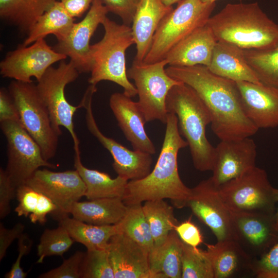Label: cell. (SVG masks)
Returning a JSON list of instances; mask_svg holds the SVG:
<instances>
[{
  "label": "cell",
  "instance_id": "1",
  "mask_svg": "<svg viewBox=\"0 0 278 278\" xmlns=\"http://www.w3.org/2000/svg\"><path fill=\"white\" fill-rule=\"evenodd\" d=\"M166 71L199 95L210 113L212 131L220 140L250 137L258 131L244 111L235 81L213 73L203 65L169 66Z\"/></svg>",
  "mask_w": 278,
  "mask_h": 278
},
{
  "label": "cell",
  "instance_id": "44",
  "mask_svg": "<svg viewBox=\"0 0 278 278\" xmlns=\"http://www.w3.org/2000/svg\"><path fill=\"white\" fill-rule=\"evenodd\" d=\"M175 231L183 242L194 248H198L203 242V237L200 229L190 219L178 223Z\"/></svg>",
  "mask_w": 278,
  "mask_h": 278
},
{
  "label": "cell",
  "instance_id": "29",
  "mask_svg": "<svg viewBox=\"0 0 278 278\" xmlns=\"http://www.w3.org/2000/svg\"><path fill=\"white\" fill-rule=\"evenodd\" d=\"M74 23V18L61 2L57 1L38 18L22 45L29 46L49 34H54L58 41H62L68 36Z\"/></svg>",
  "mask_w": 278,
  "mask_h": 278
},
{
  "label": "cell",
  "instance_id": "43",
  "mask_svg": "<svg viewBox=\"0 0 278 278\" xmlns=\"http://www.w3.org/2000/svg\"><path fill=\"white\" fill-rule=\"evenodd\" d=\"M18 240L19 254L10 271L5 274V278H25L27 276V273L23 270L21 263L23 257L30 251L33 242L28 235L24 233L18 238Z\"/></svg>",
  "mask_w": 278,
  "mask_h": 278
},
{
  "label": "cell",
  "instance_id": "22",
  "mask_svg": "<svg viewBox=\"0 0 278 278\" xmlns=\"http://www.w3.org/2000/svg\"><path fill=\"white\" fill-rule=\"evenodd\" d=\"M217 40L207 23L176 44L165 59L169 66H208Z\"/></svg>",
  "mask_w": 278,
  "mask_h": 278
},
{
  "label": "cell",
  "instance_id": "39",
  "mask_svg": "<svg viewBox=\"0 0 278 278\" xmlns=\"http://www.w3.org/2000/svg\"><path fill=\"white\" fill-rule=\"evenodd\" d=\"M84 252L77 251L59 267L40 274L39 278H80V266Z\"/></svg>",
  "mask_w": 278,
  "mask_h": 278
},
{
  "label": "cell",
  "instance_id": "21",
  "mask_svg": "<svg viewBox=\"0 0 278 278\" xmlns=\"http://www.w3.org/2000/svg\"><path fill=\"white\" fill-rule=\"evenodd\" d=\"M109 105L119 128L133 150L152 155L155 153V147L145 130L147 121L138 102L124 92H116L111 95Z\"/></svg>",
  "mask_w": 278,
  "mask_h": 278
},
{
  "label": "cell",
  "instance_id": "37",
  "mask_svg": "<svg viewBox=\"0 0 278 278\" xmlns=\"http://www.w3.org/2000/svg\"><path fill=\"white\" fill-rule=\"evenodd\" d=\"M80 272V278H115L108 248L87 250L84 252Z\"/></svg>",
  "mask_w": 278,
  "mask_h": 278
},
{
  "label": "cell",
  "instance_id": "17",
  "mask_svg": "<svg viewBox=\"0 0 278 278\" xmlns=\"http://www.w3.org/2000/svg\"><path fill=\"white\" fill-rule=\"evenodd\" d=\"M274 214L232 213L234 240L253 259L262 256L277 241Z\"/></svg>",
  "mask_w": 278,
  "mask_h": 278
},
{
  "label": "cell",
  "instance_id": "3",
  "mask_svg": "<svg viewBox=\"0 0 278 278\" xmlns=\"http://www.w3.org/2000/svg\"><path fill=\"white\" fill-rule=\"evenodd\" d=\"M207 24L217 41L243 49H266L278 43V25L257 2L228 4Z\"/></svg>",
  "mask_w": 278,
  "mask_h": 278
},
{
  "label": "cell",
  "instance_id": "47",
  "mask_svg": "<svg viewBox=\"0 0 278 278\" xmlns=\"http://www.w3.org/2000/svg\"><path fill=\"white\" fill-rule=\"evenodd\" d=\"M57 210V206L52 200L46 196L40 193L39 202L34 212L29 216L31 222L44 224L46 221V216L51 215Z\"/></svg>",
  "mask_w": 278,
  "mask_h": 278
},
{
  "label": "cell",
  "instance_id": "42",
  "mask_svg": "<svg viewBox=\"0 0 278 278\" xmlns=\"http://www.w3.org/2000/svg\"><path fill=\"white\" fill-rule=\"evenodd\" d=\"M16 188L5 169L0 168V218L4 219L11 212L10 203L16 198Z\"/></svg>",
  "mask_w": 278,
  "mask_h": 278
},
{
  "label": "cell",
  "instance_id": "49",
  "mask_svg": "<svg viewBox=\"0 0 278 278\" xmlns=\"http://www.w3.org/2000/svg\"><path fill=\"white\" fill-rule=\"evenodd\" d=\"M164 5L167 6H172L175 3H178L181 0H160Z\"/></svg>",
  "mask_w": 278,
  "mask_h": 278
},
{
  "label": "cell",
  "instance_id": "40",
  "mask_svg": "<svg viewBox=\"0 0 278 278\" xmlns=\"http://www.w3.org/2000/svg\"><path fill=\"white\" fill-rule=\"evenodd\" d=\"M40 193L25 184L16 188L18 205L14 212L18 216L27 217L33 214L38 204Z\"/></svg>",
  "mask_w": 278,
  "mask_h": 278
},
{
  "label": "cell",
  "instance_id": "51",
  "mask_svg": "<svg viewBox=\"0 0 278 278\" xmlns=\"http://www.w3.org/2000/svg\"><path fill=\"white\" fill-rule=\"evenodd\" d=\"M217 0H201V1L205 3H216ZM239 1H247V0H239Z\"/></svg>",
  "mask_w": 278,
  "mask_h": 278
},
{
  "label": "cell",
  "instance_id": "25",
  "mask_svg": "<svg viewBox=\"0 0 278 278\" xmlns=\"http://www.w3.org/2000/svg\"><path fill=\"white\" fill-rule=\"evenodd\" d=\"M207 67L213 73L235 82L261 83L248 63L244 49L231 43L217 41Z\"/></svg>",
  "mask_w": 278,
  "mask_h": 278
},
{
  "label": "cell",
  "instance_id": "18",
  "mask_svg": "<svg viewBox=\"0 0 278 278\" xmlns=\"http://www.w3.org/2000/svg\"><path fill=\"white\" fill-rule=\"evenodd\" d=\"M256 146L250 137L220 140L215 147L211 178L216 187L236 178L255 166Z\"/></svg>",
  "mask_w": 278,
  "mask_h": 278
},
{
  "label": "cell",
  "instance_id": "6",
  "mask_svg": "<svg viewBox=\"0 0 278 278\" xmlns=\"http://www.w3.org/2000/svg\"><path fill=\"white\" fill-rule=\"evenodd\" d=\"M216 3L181 0L161 22L143 62L155 63L165 59L169 51L197 28L205 25Z\"/></svg>",
  "mask_w": 278,
  "mask_h": 278
},
{
  "label": "cell",
  "instance_id": "10",
  "mask_svg": "<svg viewBox=\"0 0 278 278\" xmlns=\"http://www.w3.org/2000/svg\"><path fill=\"white\" fill-rule=\"evenodd\" d=\"M165 59L150 64L132 63L127 71L129 79L134 81L137 101L147 123L155 120L166 123L168 112L166 100L170 89L181 83L166 73Z\"/></svg>",
  "mask_w": 278,
  "mask_h": 278
},
{
  "label": "cell",
  "instance_id": "27",
  "mask_svg": "<svg viewBox=\"0 0 278 278\" xmlns=\"http://www.w3.org/2000/svg\"><path fill=\"white\" fill-rule=\"evenodd\" d=\"M74 167L85 186V197L88 200L102 198H123L128 180L117 176L112 178L108 173L84 166L81 161L79 148H75Z\"/></svg>",
  "mask_w": 278,
  "mask_h": 278
},
{
  "label": "cell",
  "instance_id": "2",
  "mask_svg": "<svg viewBox=\"0 0 278 278\" xmlns=\"http://www.w3.org/2000/svg\"><path fill=\"white\" fill-rule=\"evenodd\" d=\"M160 153L153 170L145 177L128 181L122 198L127 205L169 199L178 208L187 206L191 188L181 180L178 168V154L188 146L181 135L178 118L168 113Z\"/></svg>",
  "mask_w": 278,
  "mask_h": 278
},
{
  "label": "cell",
  "instance_id": "7",
  "mask_svg": "<svg viewBox=\"0 0 278 278\" xmlns=\"http://www.w3.org/2000/svg\"><path fill=\"white\" fill-rule=\"evenodd\" d=\"M220 196L231 213L274 214L276 188L266 171L256 166L218 187Z\"/></svg>",
  "mask_w": 278,
  "mask_h": 278
},
{
  "label": "cell",
  "instance_id": "31",
  "mask_svg": "<svg viewBox=\"0 0 278 278\" xmlns=\"http://www.w3.org/2000/svg\"><path fill=\"white\" fill-rule=\"evenodd\" d=\"M71 237L84 245L87 250L108 248L111 238L120 231L118 224L98 225L88 223L73 217H65L59 221Z\"/></svg>",
  "mask_w": 278,
  "mask_h": 278
},
{
  "label": "cell",
  "instance_id": "34",
  "mask_svg": "<svg viewBox=\"0 0 278 278\" xmlns=\"http://www.w3.org/2000/svg\"><path fill=\"white\" fill-rule=\"evenodd\" d=\"M127 206L125 216L118 223L120 232L126 234L149 253L154 247V241L142 203Z\"/></svg>",
  "mask_w": 278,
  "mask_h": 278
},
{
  "label": "cell",
  "instance_id": "33",
  "mask_svg": "<svg viewBox=\"0 0 278 278\" xmlns=\"http://www.w3.org/2000/svg\"><path fill=\"white\" fill-rule=\"evenodd\" d=\"M246 59L259 81L278 89V43L266 49H244Z\"/></svg>",
  "mask_w": 278,
  "mask_h": 278
},
{
  "label": "cell",
  "instance_id": "9",
  "mask_svg": "<svg viewBox=\"0 0 278 278\" xmlns=\"http://www.w3.org/2000/svg\"><path fill=\"white\" fill-rule=\"evenodd\" d=\"M80 73L73 63L64 60L60 61L57 67L50 66L38 81L37 91L46 105L50 117L52 125L60 136L61 127L70 132L74 148L79 147V141L74 130L73 118L80 105L70 104L65 95L66 86L74 81Z\"/></svg>",
  "mask_w": 278,
  "mask_h": 278
},
{
  "label": "cell",
  "instance_id": "50",
  "mask_svg": "<svg viewBox=\"0 0 278 278\" xmlns=\"http://www.w3.org/2000/svg\"><path fill=\"white\" fill-rule=\"evenodd\" d=\"M276 197H277V202L278 203V189L276 188ZM275 221H276V225L277 228L278 229V206L276 208V210L275 211V214H274Z\"/></svg>",
  "mask_w": 278,
  "mask_h": 278
},
{
  "label": "cell",
  "instance_id": "14",
  "mask_svg": "<svg viewBox=\"0 0 278 278\" xmlns=\"http://www.w3.org/2000/svg\"><path fill=\"white\" fill-rule=\"evenodd\" d=\"M66 58L42 39L29 46L21 45L8 52L0 63V74L4 78L24 82H32V77L38 81L54 63Z\"/></svg>",
  "mask_w": 278,
  "mask_h": 278
},
{
  "label": "cell",
  "instance_id": "5",
  "mask_svg": "<svg viewBox=\"0 0 278 278\" xmlns=\"http://www.w3.org/2000/svg\"><path fill=\"white\" fill-rule=\"evenodd\" d=\"M105 32L101 40L91 45L92 66L90 85L96 86L103 80L116 83L124 93L132 98L137 94L135 86L128 78L126 66V52L135 44L130 26L119 24L107 17L102 22Z\"/></svg>",
  "mask_w": 278,
  "mask_h": 278
},
{
  "label": "cell",
  "instance_id": "28",
  "mask_svg": "<svg viewBox=\"0 0 278 278\" xmlns=\"http://www.w3.org/2000/svg\"><path fill=\"white\" fill-rule=\"evenodd\" d=\"M183 241L175 230L149 253V264L156 278H181Z\"/></svg>",
  "mask_w": 278,
  "mask_h": 278
},
{
  "label": "cell",
  "instance_id": "15",
  "mask_svg": "<svg viewBox=\"0 0 278 278\" xmlns=\"http://www.w3.org/2000/svg\"><path fill=\"white\" fill-rule=\"evenodd\" d=\"M187 206L207 226L217 241L234 240L232 213L221 199L211 178L191 188Z\"/></svg>",
  "mask_w": 278,
  "mask_h": 278
},
{
  "label": "cell",
  "instance_id": "48",
  "mask_svg": "<svg viewBox=\"0 0 278 278\" xmlns=\"http://www.w3.org/2000/svg\"><path fill=\"white\" fill-rule=\"evenodd\" d=\"M63 7L73 18L81 17L90 9L94 0H60Z\"/></svg>",
  "mask_w": 278,
  "mask_h": 278
},
{
  "label": "cell",
  "instance_id": "20",
  "mask_svg": "<svg viewBox=\"0 0 278 278\" xmlns=\"http://www.w3.org/2000/svg\"><path fill=\"white\" fill-rule=\"evenodd\" d=\"M236 82L244 111L256 127L278 126V89L262 83Z\"/></svg>",
  "mask_w": 278,
  "mask_h": 278
},
{
  "label": "cell",
  "instance_id": "12",
  "mask_svg": "<svg viewBox=\"0 0 278 278\" xmlns=\"http://www.w3.org/2000/svg\"><path fill=\"white\" fill-rule=\"evenodd\" d=\"M96 91V86L90 85L79 104L81 108L86 110L85 118L88 130L111 154L113 159L112 167L118 176L128 181L145 177L151 171L152 154L131 150L101 132L95 119L92 107V96Z\"/></svg>",
  "mask_w": 278,
  "mask_h": 278
},
{
  "label": "cell",
  "instance_id": "36",
  "mask_svg": "<svg viewBox=\"0 0 278 278\" xmlns=\"http://www.w3.org/2000/svg\"><path fill=\"white\" fill-rule=\"evenodd\" d=\"M181 278H214L211 262L205 250L183 242Z\"/></svg>",
  "mask_w": 278,
  "mask_h": 278
},
{
  "label": "cell",
  "instance_id": "19",
  "mask_svg": "<svg viewBox=\"0 0 278 278\" xmlns=\"http://www.w3.org/2000/svg\"><path fill=\"white\" fill-rule=\"evenodd\" d=\"M110 260L115 278H156L149 264V252L123 232L109 242Z\"/></svg>",
  "mask_w": 278,
  "mask_h": 278
},
{
  "label": "cell",
  "instance_id": "41",
  "mask_svg": "<svg viewBox=\"0 0 278 278\" xmlns=\"http://www.w3.org/2000/svg\"><path fill=\"white\" fill-rule=\"evenodd\" d=\"M141 0H101L109 12L118 15L123 24L130 26Z\"/></svg>",
  "mask_w": 278,
  "mask_h": 278
},
{
  "label": "cell",
  "instance_id": "13",
  "mask_svg": "<svg viewBox=\"0 0 278 278\" xmlns=\"http://www.w3.org/2000/svg\"><path fill=\"white\" fill-rule=\"evenodd\" d=\"M26 184L52 200L57 210L50 216L58 222L69 216L74 204L85 196L86 192L85 185L76 169L53 171L39 168Z\"/></svg>",
  "mask_w": 278,
  "mask_h": 278
},
{
  "label": "cell",
  "instance_id": "30",
  "mask_svg": "<svg viewBox=\"0 0 278 278\" xmlns=\"http://www.w3.org/2000/svg\"><path fill=\"white\" fill-rule=\"evenodd\" d=\"M57 0H0L1 20L28 33L38 18Z\"/></svg>",
  "mask_w": 278,
  "mask_h": 278
},
{
  "label": "cell",
  "instance_id": "38",
  "mask_svg": "<svg viewBox=\"0 0 278 278\" xmlns=\"http://www.w3.org/2000/svg\"><path fill=\"white\" fill-rule=\"evenodd\" d=\"M253 274L257 278H278V239L267 253L254 260Z\"/></svg>",
  "mask_w": 278,
  "mask_h": 278
},
{
  "label": "cell",
  "instance_id": "32",
  "mask_svg": "<svg viewBox=\"0 0 278 278\" xmlns=\"http://www.w3.org/2000/svg\"><path fill=\"white\" fill-rule=\"evenodd\" d=\"M145 218L149 225L154 246L162 244L179 223L173 208L163 199L146 201L142 205Z\"/></svg>",
  "mask_w": 278,
  "mask_h": 278
},
{
  "label": "cell",
  "instance_id": "26",
  "mask_svg": "<svg viewBox=\"0 0 278 278\" xmlns=\"http://www.w3.org/2000/svg\"><path fill=\"white\" fill-rule=\"evenodd\" d=\"M127 205L121 198H102L75 202L71 214L84 222L98 225L118 224L125 216Z\"/></svg>",
  "mask_w": 278,
  "mask_h": 278
},
{
  "label": "cell",
  "instance_id": "11",
  "mask_svg": "<svg viewBox=\"0 0 278 278\" xmlns=\"http://www.w3.org/2000/svg\"><path fill=\"white\" fill-rule=\"evenodd\" d=\"M0 124L7 143L8 161L5 170L16 188L26 184L41 167H57L44 158L40 147L20 122L6 120Z\"/></svg>",
  "mask_w": 278,
  "mask_h": 278
},
{
  "label": "cell",
  "instance_id": "8",
  "mask_svg": "<svg viewBox=\"0 0 278 278\" xmlns=\"http://www.w3.org/2000/svg\"><path fill=\"white\" fill-rule=\"evenodd\" d=\"M8 91L17 107L21 124L38 144L44 158L47 161L52 159L57 152L59 135L36 85L14 80Z\"/></svg>",
  "mask_w": 278,
  "mask_h": 278
},
{
  "label": "cell",
  "instance_id": "45",
  "mask_svg": "<svg viewBox=\"0 0 278 278\" xmlns=\"http://www.w3.org/2000/svg\"><path fill=\"white\" fill-rule=\"evenodd\" d=\"M11 120L20 122L17 107L8 89H0V122Z\"/></svg>",
  "mask_w": 278,
  "mask_h": 278
},
{
  "label": "cell",
  "instance_id": "16",
  "mask_svg": "<svg viewBox=\"0 0 278 278\" xmlns=\"http://www.w3.org/2000/svg\"><path fill=\"white\" fill-rule=\"evenodd\" d=\"M108 12L101 0H94L84 18L74 23L68 36L58 41L53 47L56 51L68 57L79 73L91 72L90 40Z\"/></svg>",
  "mask_w": 278,
  "mask_h": 278
},
{
  "label": "cell",
  "instance_id": "23",
  "mask_svg": "<svg viewBox=\"0 0 278 278\" xmlns=\"http://www.w3.org/2000/svg\"><path fill=\"white\" fill-rule=\"evenodd\" d=\"M173 9L172 6H167L160 0L140 1L131 27L136 47L133 63L143 62L159 24Z\"/></svg>",
  "mask_w": 278,
  "mask_h": 278
},
{
  "label": "cell",
  "instance_id": "46",
  "mask_svg": "<svg viewBox=\"0 0 278 278\" xmlns=\"http://www.w3.org/2000/svg\"><path fill=\"white\" fill-rule=\"evenodd\" d=\"M25 225L19 222L13 228L7 229L2 222L0 223V261L6 256L7 251L12 242L23 233Z\"/></svg>",
  "mask_w": 278,
  "mask_h": 278
},
{
  "label": "cell",
  "instance_id": "4",
  "mask_svg": "<svg viewBox=\"0 0 278 278\" xmlns=\"http://www.w3.org/2000/svg\"><path fill=\"white\" fill-rule=\"evenodd\" d=\"M166 106L168 113H174L178 118L179 131L187 143L195 168L212 171L215 147L206 136V128L211 118L204 103L193 89L181 82L168 92Z\"/></svg>",
  "mask_w": 278,
  "mask_h": 278
},
{
  "label": "cell",
  "instance_id": "24",
  "mask_svg": "<svg viewBox=\"0 0 278 278\" xmlns=\"http://www.w3.org/2000/svg\"><path fill=\"white\" fill-rule=\"evenodd\" d=\"M214 278H232L253 274L255 259L250 256L234 239L206 244Z\"/></svg>",
  "mask_w": 278,
  "mask_h": 278
},
{
  "label": "cell",
  "instance_id": "35",
  "mask_svg": "<svg viewBox=\"0 0 278 278\" xmlns=\"http://www.w3.org/2000/svg\"><path fill=\"white\" fill-rule=\"evenodd\" d=\"M66 229L62 225L55 229H46L42 234L37 246L38 264L51 256H60L66 252L74 242Z\"/></svg>",
  "mask_w": 278,
  "mask_h": 278
}]
</instances>
